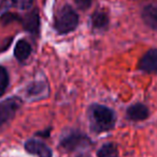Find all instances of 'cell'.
<instances>
[{"instance_id":"30bf717a","label":"cell","mask_w":157,"mask_h":157,"mask_svg":"<svg viewBox=\"0 0 157 157\" xmlns=\"http://www.w3.org/2000/svg\"><path fill=\"white\" fill-rule=\"evenodd\" d=\"M48 91V86L43 81L32 82L26 88V96L32 99H40L45 96V92Z\"/></svg>"},{"instance_id":"3957f363","label":"cell","mask_w":157,"mask_h":157,"mask_svg":"<svg viewBox=\"0 0 157 157\" xmlns=\"http://www.w3.org/2000/svg\"><path fill=\"white\" fill-rule=\"evenodd\" d=\"M92 144V140L86 135H84L81 132H78V130L70 132L69 134L60 139V143H59V145L68 152L76 151V150L87 147Z\"/></svg>"},{"instance_id":"5b68a950","label":"cell","mask_w":157,"mask_h":157,"mask_svg":"<svg viewBox=\"0 0 157 157\" xmlns=\"http://www.w3.org/2000/svg\"><path fill=\"white\" fill-rule=\"evenodd\" d=\"M25 150L29 154L37 156V157H52L53 152L44 142L36 139H30L26 141Z\"/></svg>"},{"instance_id":"9a60e30c","label":"cell","mask_w":157,"mask_h":157,"mask_svg":"<svg viewBox=\"0 0 157 157\" xmlns=\"http://www.w3.org/2000/svg\"><path fill=\"white\" fill-rule=\"evenodd\" d=\"M9 86V74L8 71L0 65V96L4 94Z\"/></svg>"},{"instance_id":"7c38bea8","label":"cell","mask_w":157,"mask_h":157,"mask_svg":"<svg viewBox=\"0 0 157 157\" xmlns=\"http://www.w3.org/2000/svg\"><path fill=\"white\" fill-rule=\"evenodd\" d=\"M34 4V0H2L0 2V10L6 11L9 9L28 10Z\"/></svg>"},{"instance_id":"2e32d148","label":"cell","mask_w":157,"mask_h":157,"mask_svg":"<svg viewBox=\"0 0 157 157\" xmlns=\"http://www.w3.org/2000/svg\"><path fill=\"white\" fill-rule=\"evenodd\" d=\"M19 17L16 14H12V13H4L1 17H0V21L3 24H10L13 21H19Z\"/></svg>"},{"instance_id":"4fadbf2b","label":"cell","mask_w":157,"mask_h":157,"mask_svg":"<svg viewBox=\"0 0 157 157\" xmlns=\"http://www.w3.org/2000/svg\"><path fill=\"white\" fill-rule=\"evenodd\" d=\"M109 25V16L103 11H97L92 15V26L97 30H103Z\"/></svg>"},{"instance_id":"ac0fdd59","label":"cell","mask_w":157,"mask_h":157,"mask_svg":"<svg viewBox=\"0 0 157 157\" xmlns=\"http://www.w3.org/2000/svg\"><path fill=\"white\" fill-rule=\"evenodd\" d=\"M50 134H51V128H48V129H45V130L37 132V136H40V137H42V138H48V137H50Z\"/></svg>"},{"instance_id":"ba28073f","label":"cell","mask_w":157,"mask_h":157,"mask_svg":"<svg viewBox=\"0 0 157 157\" xmlns=\"http://www.w3.org/2000/svg\"><path fill=\"white\" fill-rule=\"evenodd\" d=\"M142 18L151 29L157 31V2H152L143 8Z\"/></svg>"},{"instance_id":"9c48e42d","label":"cell","mask_w":157,"mask_h":157,"mask_svg":"<svg viewBox=\"0 0 157 157\" xmlns=\"http://www.w3.org/2000/svg\"><path fill=\"white\" fill-rule=\"evenodd\" d=\"M22 24L25 30H27L30 33H38L40 28V18H39V13L38 10H32L29 12L23 19H22Z\"/></svg>"},{"instance_id":"6da1fadb","label":"cell","mask_w":157,"mask_h":157,"mask_svg":"<svg viewBox=\"0 0 157 157\" xmlns=\"http://www.w3.org/2000/svg\"><path fill=\"white\" fill-rule=\"evenodd\" d=\"M90 129L94 132H109L115 126V112L109 107L99 104H93L88 109Z\"/></svg>"},{"instance_id":"7a4b0ae2","label":"cell","mask_w":157,"mask_h":157,"mask_svg":"<svg viewBox=\"0 0 157 157\" xmlns=\"http://www.w3.org/2000/svg\"><path fill=\"white\" fill-rule=\"evenodd\" d=\"M79 25V15L68 4L59 9L54 18V27L60 34H66L73 31Z\"/></svg>"},{"instance_id":"277c9868","label":"cell","mask_w":157,"mask_h":157,"mask_svg":"<svg viewBox=\"0 0 157 157\" xmlns=\"http://www.w3.org/2000/svg\"><path fill=\"white\" fill-rule=\"evenodd\" d=\"M21 105L22 101L16 96L6 98L0 103V127L12 120Z\"/></svg>"},{"instance_id":"8fae6325","label":"cell","mask_w":157,"mask_h":157,"mask_svg":"<svg viewBox=\"0 0 157 157\" xmlns=\"http://www.w3.org/2000/svg\"><path fill=\"white\" fill-rule=\"evenodd\" d=\"M32 52L31 45L26 40L22 39L16 43L14 48V56L19 62H24L30 57Z\"/></svg>"},{"instance_id":"e0dca14e","label":"cell","mask_w":157,"mask_h":157,"mask_svg":"<svg viewBox=\"0 0 157 157\" xmlns=\"http://www.w3.org/2000/svg\"><path fill=\"white\" fill-rule=\"evenodd\" d=\"M73 2L79 6L82 10H85V9H88L92 4L93 0H73Z\"/></svg>"},{"instance_id":"8992f818","label":"cell","mask_w":157,"mask_h":157,"mask_svg":"<svg viewBox=\"0 0 157 157\" xmlns=\"http://www.w3.org/2000/svg\"><path fill=\"white\" fill-rule=\"evenodd\" d=\"M140 71L145 73L157 72V48H152L140 59L138 64Z\"/></svg>"},{"instance_id":"d6986e66","label":"cell","mask_w":157,"mask_h":157,"mask_svg":"<svg viewBox=\"0 0 157 157\" xmlns=\"http://www.w3.org/2000/svg\"><path fill=\"white\" fill-rule=\"evenodd\" d=\"M76 157H92L89 155V154H85V153H81V154H79Z\"/></svg>"},{"instance_id":"52a82bcc","label":"cell","mask_w":157,"mask_h":157,"mask_svg":"<svg viewBox=\"0 0 157 157\" xmlns=\"http://www.w3.org/2000/svg\"><path fill=\"white\" fill-rule=\"evenodd\" d=\"M126 116H127V119L131 121H143L149 118L150 110L145 105L141 103H137L127 108Z\"/></svg>"},{"instance_id":"5bb4252c","label":"cell","mask_w":157,"mask_h":157,"mask_svg":"<svg viewBox=\"0 0 157 157\" xmlns=\"http://www.w3.org/2000/svg\"><path fill=\"white\" fill-rule=\"evenodd\" d=\"M97 157H119L116 144L112 142L103 144L97 152Z\"/></svg>"}]
</instances>
